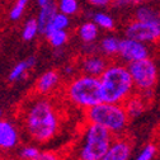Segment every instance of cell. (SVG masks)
<instances>
[{
  "label": "cell",
  "mask_w": 160,
  "mask_h": 160,
  "mask_svg": "<svg viewBox=\"0 0 160 160\" xmlns=\"http://www.w3.org/2000/svg\"><path fill=\"white\" fill-rule=\"evenodd\" d=\"M29 3V0H15L12 9L9 10V19L13 22H17L22 18V15L26 12V8Z\"/></svg>",
  "instance_id": "22"
},
{
  "label": "cell",
  "mask_w": 160,
  "mask_h": 160,
  "mask_svg": "<svg viewBox=\"0 0 160 160\" xmlns=\"http://www.w3.org/2000/svg\"><path fill=\"white\" fill-rule=\"evenodd\" d=\"M118 56L121 57V60L130 64V62L137 61V60L149 57V50L144 42H140L127 37L121 41Z\"/></svg>",
  "instance_id": "8"
},
{
  "label": "cell",
  "mask_w": 160,
  "mask_h": 160,
  "mask_svg": "<svg viewBox=\"0 0 160 160\" xmlns=\"http://www.w3.org/2000/svg\"><path fill=\"white\" fill-rule=\"evenodd\" d=\"M113 138L114 135L107 128L87 122L82 133L80 145L76 150L78 160H102Z\"/></svg>",
  "instance_id": "5"
},
{
  "label": "cell",
  "mask_w": 160,
  "mask_h": 160,
  "mask_svg": "<svg viewBox=\"0 0 160 160\" xmlns=\"http://www.w3.org/2000/svg\"><path fill=\"white\" fill-rule=\"evenodd\" d=\"M2 117H3V112L0 111V119H2Z\"/></svg>",
  "instance_id": "32"
},
{
  "label": "cell",
  "mask_w": 160,
  "mask_h": 160,
  "mask_svg": "<svg viewBox=\"0 0 160 160\" xmlns=\"http://www.w3.org/2000/svg\"><path fill=\"white\" fill-rule=\"evenodd\" d=\"M127 68L132 76L136 92L149 90L155 87L158 82V69L151 58L146 57L130 62Z\"/></svg>",
  "instance_id": "6"
},
{
  "label": "cell",
  "mask_w": 160,
  "mask_h": 160,
  "mask_svg": "<svg viewBox=\"0 0 160 160\" xmlns=\"http://www.w3.org/2000/svg\"><path fill=\"white\" fill-rule=\"evenodd\" d=\"M36 62H37V60H36L34 56H29L27 60H24V61L18 62L12 69V71L9 72L8 80L10 83H15V82H19V80H24L28 75V71L36 66Z\"/></svg>",
  "instance_id": "14"
},
{
  "label": "cell",
  "mask_w": 160,
  "mask_h": 160,
  "mask_svg": "<svg viewBox=\"0 0 160 160\" xmlns=\"http://www.w3.org/2000/svg\"><path fill=\"white\" fill-rule=\"evenodd\" d=\"M64 93L71 104L84 111L103 102L101 79L98 76L87 74L74 76L65 87Z\"/></svg>",
  "instance_id": "3"
},
{
  "label": "cell",
  "mask_w": 160,
  "mask_h": 160,
  "mask_svg": "<svg viewBox=\"0 0 160 160\" xmlns=\"http://www.w3.org/2000/svg\"><path fill=\"white\" fill-rule=\"evenodd\" d=\"M126 3H133V0H114L113 4H126Z\"/></svg>",
  "instance_id": "31"
},
{
  "label": "cell",
  "mask_w": 160,
  "mask_h": 160,
  "mask_svg": "<svg viewBox=\"0 0 160 160\" xmlns=\"http://www.w3.org/2000/svg\"><path fill=\"white\" fill-rule=\"evenodd\" d=\"M123 106H125L126 112L130 116V118H136V117H140L146 111L148 101H145V99L141 97V94L136 92L128 99H126Z\"/></svg>",
  "instance_id": "13"
},
{
  "label": "cell",
  "mask_w": 160,
  "mask_h": 160,
  "mask_svg": "<svg viewBox=\"0 0 160 160\" xmlns=\"http://www.w3.org/2000/svg\"><path fill=\"white\" fill-rule=\"evenodd\" d=\"M50 2H51V0H37V3H38V5H39V8H42V7L47 5Z\"/></svg>",
  "instance_id": "30"
},
{
  "label": "cell",
  "mask_w": 160,
  "mask_h": 160,
  "mask_svg": "<svg viewBox=\"0 0 160 160\" xmlns=\"http://www.w3.org/2000/svg\"><path fill=\"white\" fill-rule=\"evenodd\" d=\"M108 65H109V62L104 57L95 55V53H90V55H87L82 60V62H80V70H82V74L99 78L104 72V70L108 68Z\"/></svg>",
  "instance_id": "12"
},
{
  "label": "cell",
  "mask_w": 160,
  "mask_h": 160,
  "mask_svg": "<svg viewBox=\"0 0 160 160\" xmlns=\"http://www.w3.org/2000/svg\"><path fill=\"white\" fill-rule=\"evenodd\" d=\"M39 152H41V151H39V149L37 146L26 145V146H23L21 150H19V158H21V160H32Z\"/></svg>",
  "instance_id": "25"
},
{
  "label": "cell",
  "mask_w": 160,
  "mask_h": 160,
  "mask_svg": "<svg viewBox=\"0 0 160 160\" xmlns=\"http://www.w3.org/2000/svg\"><path fill=\"white\" fill-rule=\"evenodd\" d=\"M32 160H61V158L55 151H41Z\"/></svg>",
  "instance_id": "27"
},
{
  "label": "cell",
  "mask_w": 160,
  "mask_h": 160,
  "mask_svg": "<svg viewBox=\"0 0 160 160\" xmlns=\"http://www.w3.org/2000/svg\"><path fill=\"white\" fill-rule=\"evenodd\" d=\"M19 144V132L14 123L0 119V150H12Z\"/></svg>",
  "instance_id": "11"
},
{
  "label": "cell",
  "mask_w": 160,
  "mask_h": 160,
  "mask_svg": "<svg viewBox=\"0 0 160 160\" xmlns=\"http://www.w3.org/2000/svg\"><path fill=\"white\" fill-rule=\"evenodd\" d=\"M125 33L126 37L144 43L158 42L160 41V24L133 19L127 24Z\"/></svg>",
  "instance_id": "7"
},
{
  "label": "cell",
  "mask_w": 160,
  "mask_h": 160,
  "mask_svg": "<svg viewBox=\"0 0 160 160\" xmlns=\"http://www.w3.org/2000/svg\"><path fill=\"white\" fill-rule=\"evenodd\" d=\"M94 22L99 28H103V29H107V31H111V29L114 28L113 19L109 15L103 14V13H97L94 15Z\"/></svg>",
  "instance_id": "24"
},
{
  "label": "cell",
  "mask_w": 160,
  "mask_h": 160,
  "mask_svg": "<svg viewBox=\"0 0 160 160\" xmlns=\"http://www.w3.org/2000/svg\"><path fill=\"white\" fill-rule=\"evenodd\" d=\"M85 119L89 123L107 128L114 136H119L126 131L131 118L123 104L103 101L85 111Z\"/></svg>",
  "instance_id": "4"
},
{
  "label": "cell",
  "mask_w": 160,
  "mask_h": 160,
  "mask_svg": "<svg viewBox=\"0 0 160 160\" xmlns=\"http://www.w3.org/2000/svg\"><path fill=\"white\" fill-rule=\"evenodd\" d=\"M155 152H156V148L152 144H149L141 150V152L137 155L135 160H152V158L155 156Z\"/></svg>",
  "instance_id": "26"
},
{
  "label": "cell",
  "mask_w": 160,
  "mask_h": 160,
  "mask_svg": "<svg viewBox=\"0 0 160 160\" xmlns=\"http://www.w3.org/2000/svg\"><path fill=\"white\" fill-rule=\"evenodd\" d=\"M87 2H88L90 5L99 7V8H103V7H109V5H113V2H114V0H87Z\"/></svg>",
  "instance_id": "28"
},
{
  "label": "cell",
  "mask_w": 160,
  "mask_h": 160,
  "mask_svg": "<svg viewBox=\"0 0 160 160\" xmlns=\"http://www.w3.org/2000/svg\"><path fill=\"white\" fill-rule=\"evenodd\" d=\"M46 38L48 43L53 47V48H57V47H62L69 39V34L66 32V29H55V31H50L47 32L46 34Z\"/></svg>",
  "instance_id": "17"
},
{
  "label": "cell",
  "mask_w": 160,
  "mask_h": 160,
  "mask_svg": "<svg viewBox=\"0 0 160 160\" xmlns=\"http://www.w3.org/2000/svg\"><path fill=\"white\" fill-rule=\"evenodd\" d=\"M69 24H70L69 15H66V14H64V13H61V12H58V13L53 17V19H52V22L50 23V26L47 27L45 34H46L47 32L55 31V29H66V28L69 27Z\"/></svg>",
  "instance_id": "21"
},
{
  "label": "cell",
  "mask_w": 160,
  "mask_h": 160,
  "mask_svg": "<svg viewBox=\"0 0 160 160\" xmlns=\"http://www.w3.org/2000/svg\"><path fill=\"white\" fill-rule=\"evenodd\" d=\"M60 83H61L60 74L56 70H48L37 79L34 89H36L37 95L48 97L60 87Z\"/></svg>",
  "instance_id": "10"
},
{
  "label": "cell",
  "mask_w": 160,
  "mask_h": 160,
  "mask_svg": "<svg viewBox=\"0 0 160 160\" xmlns=\"http://www.w3.org/2000/svg\"><path fill=\"white\" fill-rule=\"evenodd\" d=\"M58 13V5L51 0V2L42 7L39 9V13H38V17H37V22H38V26H39V33H43L46 32L47 27L50 26V23L52 22L53 17Z\"/></svg>",
  "instance_id": "15"
},
{
  "label": "cell",
  "mask_w": 160,
  "mask_h": 160,
  "mask_svg": "<svg viewBox=\"0 0 160 160\" xmlns=\"http://www.w3.org/2000/svg\"><path fill=\"white\" fill-rule=\"evenodd\" d=\"M60 113L51 98L38 95L23 108V127L28 136L38 144L48 142L60 130Z\"/></svg>",
  "instance_id": "1"
},
{
  "label": "cell",
  "mask_w": 160,
  "mask_h": 160,
  "mask_svg": "<svg viewBox=\"0 0 160 160\" xmlns=\"http://www.w3.org/2000/svg\"><path fill=\"white\" fill-rule=\"evenodd\" d=\"M38 33H39V26H38L37 19H28L22 31V38L24 41L29 42L36 38Z\"/></svg>",
  "instance_id": "20"
},
{
  "label": "cell",
  "mask_w": 160,
  "mask_h": 160,
  "mask_svg": "<svg viewBox=\"0 0 160 160\" xmlns=\"http://www.w3.org/2000/svg\"><path fill=\"white\" fill-rule=\"evenodd\" d=\"M119 45H121V41L117 39L116 37H106V38H103V41L101 42V51L106 56L113 57V56L118 55Z\"/></svg>",
  "instance_id": "18"
},
{
  "label": "cell",
  "mask_w": 160,
  "mask_h": 160,
  "mask_svg": "<svg viewBox=\"0 0 160 160\" xmlns=\"http://www.w3.org/2000/svg\"><path fill=\"white\" fill-rule=\"evenodd\" d=\"M79 37L83 42L85 43H93L95 41V38L98 37V26L95 24V22H87L84 24H82L78 29Z\"/></svg>",
  "instance_id": "16"
},
{
  "label": "cell",
  "mask_w": 160,
  "mask_h": 160,
  "mask_svg": "<svg viewBox=\"0 0 160 160\" xmlns=\"http://www.w3.org/2000/svg\"><path fill=\"white\" fill-rule=\"evenodd\" d=\"M64 72H65V75H66V76L72 78V74H74V66H72V65H68V66H65Z\"/></svg>",
  "instance_id": "29"
},
{
  "label": "cell",
  "mask_w": 160,
  "mask_h": 160,
  "mask_svg": "<svg viewBox=\"0 0 160 160\" xmlns=\"http://www.w3.org/2000/svg\"><path fill=\"white\" fill-rule=\"evenodd\" d=\"M132 150L131 141L123 135L114 136L113 141L102 160H130Z\"/></svg>",
  "instance_id": "9"
},
{
  "label": "cell",
  "mask_w": 160,
  "mask_h": 160,
  "mask_svg": "<svg viewBox=\"0 0 160 160\" xmlns=\"http://www.w3.org/2000/svg\"><path fill=\"white\" fill-rule=\"evenodd\" d=\"M135 19L160 24V10H154L151 8H140L135 13Z\"/></svg>",
  "instance_id": "19"
},
{
  "label": "cell",
  "mask_w": 160,
  "mask_h": 160,
  "mask_svg": "<svg viewBox=\"0 0 160 160\" xmlns=\"http://www.w3.org/2000/svg\"><path fill=\"white\" fill-rule=\"evenodd\" d=\"M58 12L66 15H74L79 12V3L78 0H60L58 2Z\"/></svg>",
  "instance_id": "23"
},
{
  "label": "cell",
  "mask_w": 160,
  "mask_h": 160,
  "mask_svg": "<svg viewBox=\"0 0 160 160\" xmlns=\"http://www.w3.org/2000/svg\"><path fill=\"white\" fill-rule=\"evenodd\" d=\"M99 79L104 102L123 104L136 90L128 68L119 62L109 64Z\"/></svg>",
  "instance_id": "2"
}]
</instances>
